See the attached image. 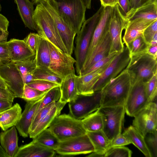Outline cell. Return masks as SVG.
<instances>
[{
	"mask_svg": "<svg viewBox=\"0 0 157 157\" xmlns=\"http://www.w3.org/2000/svg\"><path fill=\"white\" fill-rule=\"evenodd\" d=\"M131 86L130 78L125 69L101 90V106H124Z\"/></svg>",
	"mask_w": 157,
	"mask_h": 157,
	"instance_id": "6da1fadb",
	"label": "cell"
},
{
	"mask_svg": "<svg viewBox=\"0 0 157 157\" xmlns=\"http://www.w3.org/2000/svg\"><path fill=\"white\" fill-rule=\"evenodd\" d=\"M33 19L36 31L39 35L62 51L68 53L53 18L41 4L37 5Z\"/></svg>",
	"mask_w": 157,
	"mask_h": 157,
	"instance_id": "7a4b0ae2",
	"label": "cell"
},
{
	"mask_svg": "<svg viewBox=\"0 0 157 157\" xmlns=\"http://www.w3.org/2000/svg\"><path fill=\"white\" fill-rule=\"evenodd\" d=\"M104 7L102 6L92 17L83 22L75 39V55L76 71L80 75L81 71L94 29L98 23Z\"/></svg>",
	"mask_w": 157,
	"mask_h": 157,
	"instance_id": "3957f363",
	"label": "cell"
},
{
	"mask_svg": "<svg viewBox=\"0 0 157 157\" xmlns=\"http://www.w3.org/2000/svg\"><path fill=\"white\" fill-rule=\"evenodd\" d=\"M126 69L132 85L139 82L145 83L157 73V59L147 53L130 56Z\"/></svg>",
	"mask_w": 157,
	"mask_h": 157,
	"instance_id": "277c9868",
	"label": "cell"
},
{
	"mask_svg": "<svg viewBox=\"0 0 157 157\" xmlns=\"http://www.w3.org/2000/svg\"><path fill=\"white\" fill-rule=\"evenodd\" d=\"M48 128L60 141L87 133L81 120L75 119L69 114L57 116Z\"/></svg>",
	"mask_w": 157,
	"mask_h": 157,
	"instance_id": "5b68a950",
	"label": "cell"
},
{
	"mask_svg": "<svg viewBox=\"0 0 157 157\" xmlns=\"http://www.w3.org/2000/svg\"><path fill=\"white\" fill-rule=\"evenodd\" d=\"M59 13L71 28L78 34L85 21L86 7L83 0H56Z\"/></svg>",
	"mask_w": 157,
	"mask_h": 157,
	"instance_id": "8992f818",
	"label": "cell"
},
{
	"mask_svg": "<svg viewBox=\"0 0 157 157\" xmlns=\"http://www.w3.org/2000/svg\"><path fill=\"white\" fill-rule=\"evenodd\" d=\"M53 18L68 53L71 55L74 49L76 33L67 25L61 15L56 0H43L40 3Z\"/></svg>",
	"mask_w": 157,
	"mask_h": 157,
	"instance_id": "52a82bcc",
	"label": "cell"
},
{
	"mask_svg": "<svg viewBox=\"0 0 157 157\" xmlns=\"http://www.w3.org/2000/svg\"><path fill=\"white\" fill-rule=\"evenodd\" d=\"M98 109L103 119L102 131L111 140L121 132L125 113L124 106H100Z\"/></svg>",
	"mask_w": 157,
	"mask_h": 157,
	"instance_id": "ba28073f",
	"label": "cell"
},
{
	"mask_svg": "<svg viewBox=\"0 0 157 157\" xmlns=\"http://www.w3.org/2000/svg\"><path fill=\"white\" fill-rule=\"evenodd\" d=\"M101 91L89 95H78L69 102V113L75 119L81 120L101 106Z\"/></svg>",
	"mask_w": 157,
	"mask_h": 157,
	"instance_id": "9c48e42d",
	"label": "cell"
},
{
	"mask_svg": "<svg viewBox=\"0 0 157 157\" xmlns=\"http://www.w3.org/2000/svg\"><path fill=\"white\" fill-rule=\"evenodd\" d=\"M130 59L128 49L127 46H124L123 51L114 57L100 77L94 87V92L101 91L111 79L125 70Z\"/></svg>",
	"mask_w": 157,
	"mask_h": 157,
	"instance_id": "30bf717a",
	"label": "cell"
},
{
	"mask_svg": "<svg viewBox=\"0 0 157 157\" xmlns=\"http://www.w3.org/2000/svg\"><path fill=\"white\" fill-rule=\"evenodd\" d=\"M47 41L50 53L49 69L63 79L69 75L75 74V59L71 55L62 51Z\"/></svg>",
	"mask_w": 157,
	"mask_h": 157,
	"instance_id": "8fae6325",
	"label": "cell"
},
{
	"mask_svg": "<svg viewBox=\"0 0 157 157\" xmlns=\"http://www.w3.org/2000/svg\"><path fill=\"white\" fill-rule=\"evenodd\" d=\"M55 151L62 156L90 153L94 147L86 134L60 141Z\"/></svg>",
	"mask_w": 157,
	"mask_h": 157,
	"instance_id": "7c38bea8",
	"label": "cell"
},
{
	"mask_svg": "<svg viewBox=\"0 0 157 157\" xmlns=\"http://www.w3.org/2000/svg\"><path fill=\"white\" fill-rule=\"evenodd\" d=\"M134 117L132 126L144 137L147 133L157 131L156 102H150Z\"/></svg>",
	"mask_w": 157,
	"mask_h": 157,
	"instance_id": "4fadbf2b",
	"label": "cell"
},
{
	"mask_svg": "<svg viewBox=\"0 0 157 157\" xmlns=\"http://www.w3.org/2000/svg\"><path fill=\"white\" fill-rule=\"evenodd\" d=\"M126 19L122 14L118 4L113 7L109 26V33L111 40L109 54L121 52L124 47L122 39V33L124 29Z\"/></svg>",
	"mask_w": 157,
	"mask_h": 157,
	"instance_id": "5bb4252c",
	"label": "cell"
},
{
	"mask_svg": "<svg viewBox=\"0 0 157 157\" xmlns=\"http://www.w3.org/2000/svg\"><path fill=\"white\" fill-rule=\"evenodd\" d=\"M0 76L15 98H22L25 84L15 63L10 62L0 65Z\"/></svg>",
	"mask_w": 157,
	"mask_h": 157,
	"instance_id": "9a60e30c",
	"label": "cell"
},
{
	"mask_svg": "<svg viewBox=\"0 0 157 157\" xmlns=\"http://www.w3.org/2000/svg\"><path fill=\"white\" fill-rule=\"evenodd\" d=\"M150 102L145 93L144 83L136 82L132 85L124 105L125 113L134 117Z\"/></svg>",
	"mask_w": 157,
	"mask_h": 157,
	"instance_id": "2e32d148",
	"label": "cell"
},
{
	"mask_svg": "<svg viewBox=\"0 0 157 157\" xmlns=\"http://www.w3.org/2000/svg\"><path fill=\"white\" fill-rule=\"evenodd\" d=\"M44 96L35 100L26 101L25 109L15 126L20 135L23 137L26 138L29 136V129L34 117Z\"/></svg>",
	"mask_w": 157,
	"mask_h": 157,
	"instance_id": "e0dca14e",
	"label": "cell"
},
{
	"mask_svg": "<svg viewBox=\"0 0 157 157\" xmlns=\"http://www.w3.org/2000/svg\"><path fill=\"white\" fill-rule=\"evenodd\" d=\"M112 10V7H104L99 20L94 31L85 59L89 56L103 36L109 31Z\"/></svg>",
	"mask_w": 157,
	"mask_h": 157,
	"instance_id": "ac0fdd59",
	"label": "cell"
},
{
	"mask_svg": "<svg viewBox=\"0 0 157 157\" xmlns=\"http://www.w3.org/2000/svg\"><path fill=\"white\" fill-rule=\"evenodd\" d=\"M11 62L14 63L33 59L36 53L26 44L23 40L12 39L7 42Z\"/></svg>",
	"mask_w": 157,
	"mask_h": 157,
	"instance_id": "d6986e66",
	"label": "cell"
},
{
	"mask_svg": "<svg viewBox=\"0 0 157 157\" xmlns=\"http://www.w3.org/2000/svg\"><path fill=\"white\" fill-rule=\"evenodd\" d=\"M110 62L89 73L77 76L76 84L78 95H89L94 93V88L95 84Z\"/></svg>",
	"mask_w": 157,
	"mask_h": 157,
	"instance_id": "ffe728a7",
	"label": "cell"
},
{
	"mask_svg": "<svg viewBox=\"0 0 157 157\" xmlns=\"http://www.w3.org/2000/svg\"><path fill=\"white\" fill-rule=\"evenodd\" d=\"M110 44V37L109 31L97 44L89 56L85 59L81 70L80 75L96 62L109 55Z\"/></svg>",
	"mask_w": 157,
	"mask_h": 157,
	"instance_id": "44dd1931",
	"label": "cell"
},
{
	"mask_svg": "<svg viewBox=\"0 0 157 157\" xmlns=\"http://www.w3.org/2000/svg\"><path fill=\"white\" fill-rule=\"evenodd\" d=\"M56 153L55 150L41 145L33 139L19 147L15 157H52Z\"/></svg>",
	"mask_w": 157,
	"mask_h": 157,
	"instance_id": "7402d4cb",
	"label": "cell"
},
{
	"mask_svg": "<svg viewBox=\"0 0 157 157\" xmlns=\"http://www.w3.org/2000/svg\"><path fill=\"white\" fill-rule=\"evenodd\" d=\"M156 20L136 19L127 22L123 38L126 46L136 38L142 34L144 30Z\"/></svg>",
	"mask_w": 157,
	"mask_h": 157,
	"instance_id": "603a6c76",
	"label": "cell"
},
{
	"mask_svg": "<svg viewBox=\"0 0 157 157\" xmlns=\"http://www.w3.org/2000/svg\"><path fill=\"white\" fill-rule=\"evenodd\" d=\"M18 137L15 126L0 133V144L10 157H15L19 147Z\"/></svg>",
	"mask_w": 157,
	"mask_h": 157,
	"instance_id": "cb8c5ba5",
	"label": "cell"
},
{
	"mask_svg": "<svg viewBox=\"0 0 157 157\" xmlns=\"http://www.w3.org/2000/svg\"><path fill=\"white\" fill-rule=\"evenodd\" d=\"M77 76L75 74H70L63 79L59 86L60 101L67 103L77 98L78 95L76 84Z\"/></svg>",
	"mask_w": 157,
	"mask_h": 157,
	"instance_id": "d4e9b609",
	"label": "cell"
},
{
	"mask_svg": "<svg viewBox=\"0 0 157 157\" xmlns=\"http://www.w3.org/2000/svg\"><path fill=\"white\" fill-rule=\"evenodd\" d=\"M21 113V107L17 103L0 112V128L5 131L15 126L20 118Z\"/></svg>",
	"mask_w": 157,
	"mask_h": 157,
	"instance_id": "484cf974",
	"label": "cell"
},
{
	"mask_svg": "<svg viewBox=\"0 0 157 157\" xmlns=\"http://www.w3.org/2000/svg\"><path fill=\"white\" fill-rule=\"evenodd\" d=\"M17 4V9L25 27L36 30L33 19L34 13L33 4L29 0H13Z\"/></svg>",
	"mask_w": 157,
	"mask_h": 157,
	"instance_id": "4316f807",
	"label": "cell"
},
{
	"mask_svg": "<svg viewBox=\"0 0 157 157\" xmlns=\"http://www.w3.org/2000/svg\"><path fill=\"white\" fill-rule=\"evenodd\" d=\"M66 104L59 100L56 102L50 111L40 122L34 129L29 134V137L33 139L42 131L48 128L54 119L60 114Z\"/></svg>",
	"mask_w": 157,
	"mask_h": 157,
	"instance_id": "83f0119b",
	"label": "cell"
},
{
	"mask_svg": "<svg viewBox=\"0 0 157 157\" xmlns=\"http://www.w3.org/2000/svg\"><path fill=\"white\" fill-rule=\"evenodd\" d=\"M94 149V152L98 154L100 157L105 154L110 148L111 140L102 130L94 132H87Z\"/></svg>",
	"mask_w": 157,
	"mask_h": 157,
	"instance_id": "f1b7e54d",
	"label": "cell"
},
{
	"mask_svg": "<svg viewBox=\"0 0 157 157\" xmlns=\"http://www.w3.org/2000/svg\"><path fill=\"white\" fill-rule=\"evenodd\" d=\"M146 157H152L150 151L146 143L144 137L132 125L126 128L123 133Z\"/></svg>",
	"mask_w": 157,
	"mask_h": 157,
	"instance_id": "f546056e",
	"label": "cell"
},
{
	"mask_svg": "<svg viewBox=\"0 0 157 157\" xmlns=\"http://www.w3.org/2000/svg\"><path fill=\"white\" fill-rule=\"evenodd\" d=\"M125 18L126 23L136 19L157 20V2L151 3L138 9Z\"/></svg>",
	"mask_w": 157,
	"mask_h": 157,
	"instance_id": "4dcf8cb0",
	"label": "cell"
},
{
	"mask_svg": "<svg viewBox=\"0 0 157 157\" xmlns=\"http://www.w3.org/2000/svg\"><path fill=\"white\" fill-rule=\"evenodd\" d=\"M36 67L49 68L50 53L47 40L41 36L36 52Z\"/></svg>",
	"mask_w": 157,
	"mask_h": 157,
	"instance_id": "1f68e13d",
	"label": "cell"
},
{
	"mask_svg": "<svg viewBox=\"0 0 157 157\" xmlns=\"http://www.w3.org/2000/svg\"><path fill=\"white\" fill-rule=\"evenodd\" d=\"M98 109L81 120L83 126L87 132L102 130L103 119Z\"/></svg>",
	"mask_w": 157,
	"mask_h": 157,
	"instance_id": "d6a6232c",
	"label": "cell"
},
{
	"mask_svg": "<svg viewBox=\"0 0 157 157\" xmlns=\"http://www.w3.org/2000/svg\"><path fill=\"white\" fill-rule=\"evenodd\" d=\"M33 139L41 145L55 151L60 142L48 128L42 131Z\"/></svg>",
	"mask_w": 157,
	"mask_h": 157,
	"instance_id": "836d02e7",
	"label": "cell"
},
{
	"mask_svg": "<svg viewBox=\"0 0 157 157\" xmlns=\"http://www.w3.org/2000/svg\"><path fill=\"white\" fill-rule=\"evenodd\" d=\"M32 73L36 79L51 82L58 84L59 86L63 79L48 68L36 67L32 71Z\"/></svg>",
	"mask_w": 157,
	"mask_h": 157,
	"instance_id": "e575fe53",
	"label": "cell"
},
{
	"mask_svg": "<svg viewBox=\"0 0 157 157\" xmlns=\"http://www.w3.org/2000/svg\"><path fill=\"white\" fill-rule=\"evenodd\" d=\"M149 44L145 40L143 34L139 36L126 46L130 56L147 53Z\"/></svg>",
	"mask_w": 157,
	"mask_h": 157,
	"instance_id": "d590c367",
	"label": "cell"
},
{
	"mask_svg": "<svg viewBox=\"0 0 157 157\" xmlns=\"http://www.w3.org/2000/svg\"><path fill=\"white\" fill-rule=\"evenodd\" d=\"M60 96V92L59 86L55 87L51 89L45 94L41 101L36 113L51 103L58 101Z\"/></svg>",
	"mask_w": 157,
	"mask_h": 157,
	"instance_id": "8d00e7d4",
	"label": "cell"
},
{
	"mask_svg": "<svg viewBox=\"0 0 157 157\" xmlns=\"http://www.w3.org/2000/svg\"><path fill=\"white\" fill-rule=\"evenodd\" d=\"M145 91L149 102L156 99L157 94V73L144 83Z\"/></svg>",
	"mask_w": 157,
	"mask_h": 157,
	"instance_id": "74e56055",
	"label": "cell"
},
{
	"mask_svg": "<svg viewBox=\"0 0 157 157\" xmlns=\"http://www.w3.org/2000/svg\"><path fill=\"white\" fill-rule=\"evenodd\" d=\"M14 63L21 74L23 80L28 73L33 71L36 67L35 58L30 60Z\"/></svg>",
	"mask_w": 157,
	"mask_h": 157,
	"instance_id": "f35d334b",
	"label": "cell"
},
{
	"mask_svg": "<svg viewBox=\"0 0 157 157\" xmlns=\"http://www.w3.org/2000/svg\"><path fill=\"white\" fill-rule=\"evenodd\" d=\"M132 154V151L124 146L113 147L108 149L104 157H130Z\"/></svg>",
	"mask_w": 157,
	"mask_h": 157,
	"instance_id": "ab89813d",
	"label": "cell"
},
{
	"mask_svg": "<svg viewBox=\"0 0 157 157\" xmlns=\"http://www.w3.org/2000/svg\"><path fill=\"white\" fill-rule=\"evenodd\" d=\"M46 93L38 90L25 84L22 98L26 101H34L44 96Z\"/></svg>",
	"mask_w": 157,
	"mask_h": 157,
	"instance_id": "60d3db41",
	"label": "cell"
},
{
	"mask_svg": "<svg viewBox=\"0 0 157 157\" xmlns=\"http://www.w3.org/2000/svg\"><path fill=\"white\" fill-rule=\"evenodd\" d=\"M56 102L54 101L51 103L35 113L29 129V134L34 129L40 122L48 113Z\"/></svg>",
	"mask_w": 157,
	"mask_h": 157,
	"instance_id": "b9f144b4",
	"label": "cell"
},
{
	"mask_svg": "<svg viewBox=\"0 0 157 157\" xmlns=\"http://www.w3.org/2000/svg\"><path fill=\"white\" fill-rule=\"evenodd\" d=\"M27 85L32 88L45 92H48L54 87L59 86L55 83L40 79L35 80Z\"/></svg>",
	"mask_w": 157,
	"mask_h": 157,
	"instance_id": "7bdbcfd3",
	"label": "cell"
},
{
	"mask_svg": "<svg viewBox=\"0 0 157 157\" xmlns=\"http://www.w3.org/2000/svg\"><path fill=\"white\" fill-rule=\"evenodd\" d=\"M146 144L152 157H157V131L147 134L144 136Z\"/></svg>",
	"mask_w": 157,
	"mask_h": 157,
	"instance_id": "ee69618b",
	"label": "cell"
},
{
	"mask_svg": "<svg viewBox=\"0 0 157 157\" xmlns=\"http://www.w3.org/2000/svg\"><path fill=\"white\" fill-rule=\"evenodd\" d=\"M119 52H113L110 53L106 57L96 62L89 68L81 74L80 75L89 73L104 66L110 62L116 55Z\"/></svg>",
	"mask_w": 157,
	"mask_h": 157,
	"instance_id": "f6af8a7d",
	"label": "cell"
},
{
	"mask_svg": "<svg viewBox=\"0 0 157 157\" xmlns=\"http://www.w3.org/2000/svg\"><path fill=\"white\" fill-rule=\"evenodd\" d=\"M40 37L38 33H30L23 40L29 48L36 53Z\"/></svg>",
	"mask_w": 157,
	"mask_h": 157,
	"instance_id": "bcb514c9",
	"label": "cell"
},
{
	"mask_svg": "<svg viewBox=\"0 0 157 157\" xmlns=\"http://www.w3.org/2000/svg\"><path fill=\"white\" fill-rule=\"evenodd\" d=\"M157 33V20L148 26L144 31L143 36L147 43L149 45L153 37Z\"/></svg>",
	"mask_w": 157,
	"mask_h": 157,
	"instance_id": "7dc6e473",
	"label": "cell"
},
{
	"mask_svg": "<svg viewBox=\"0 0 157 157\" xmlns=\"http://www.w3.org/2000/svg\"><path fill=\"white\" fill-rule=\"evenodd\" d=\"M130 144L131 142L128 137L121 133L116 136L111 140L110 147L125 146Z\"/></svg>",
	"mask_w": 157,
	"mask_h": 157,
	"instance_id": "c3c4849f",
	"label": "cell"
},
{
	"mask_svg": "<svg viewBox=\"0 0 157 157\" xmlns=\"http://www.w3.org/2000/svg\"><path fill=\"white\" fill-rule=\"evenodd\" d=\"M130 10L127 17L138 9L148 4L157 2V0H129Z\"/></svg>",
	"mask_w": 157,
	"mask_h": 157,
	"instance_id": "681fc988",
	"label": "cell"
},
{
	"mask_svg": "<svg viewBox=\"0 0 157 157\" xmlns=\"http://www.w3.org/2000/svg\"><path fill=\"white\" fill-rule=\"evenodd\" d=\"M0 59L4 63L10 62L6 41H0Z\"/></svg>",
	"mask_w": 157,
	"mask_h": 157,
	"instance_id": "f907efd6",
	"label": "cell"
},
{
	"mask_svg": "<svg viewBox=\"0 0 157 157\" xmlns=\"http://www.w3.org/2000/svg\"><path fill=\"white\" fill-rule=\"evenodd\" d=\"M117 4L120 7L122 14L125 18L130 10V5L129 0H118Z\"/></svg>",
	"mask_w": 157,
	"mask_h": 157,
	"instance_id": "816d5d0a",
	"label": "cell"
},
{
	"mask_svg": "<svg viewBox=\"0 0 157 157\" xmlns=\"http://www.w3.org/2000/svg\"><path fill=\"white\" fill-rule=\"evenodd\" d=\"M15 97L8 88L0 87V99L13 102Z\"/></svg>",
	"mask_w": 157,
	"mask_h": 157,
	"instance_id": "f5cc1de1",
	"label": "cell"
},
{
	"mask_svg": "<svg viewBox=\"0 0 157 157\" xmlns=\"http://www.w3.org/2000/svg\"><path fill=\"white\" fill-rule=\"evenodd\" d=\"M9 25V22L7 19L0 13V29L4 32L9 33L8 29Z\"/></svg>",
	"mask_w": 157,
	"mask_h": 157,
	"instance_id": "db71d44e",
	"label": "cell"
},
{
	"mask_svg": "<svg viewBox=\"0 0 157 157\" xmlns=\"http://www.w3.org/2000/svg\"><path fill=\"white\" fill-rule=\"evenodd\" d=\"M12 104L13 102L10 101L0 99V112L11 107Z\"/></svg>",
	"mask_w": 157,
	"mask_h": 157,
	"instance_id": "11a10c76",
	"label": "cell"
},
{
	"mask_svg": "<svg viewBox=\"0 0 157 157\" xmlns=\"http://www.w3.org/2000/svg\"><path fill=\"white\" fill-rule=\"evenodd\" d=\"M118 0H100L101 5L104 7L109 6L113 7L117 4Z\"/></svg>",
	"mask_w": 157,
	"mask_h": 157,
	"instance_id": "9f6ffc18",
	"label": "cell"
},
{
	"mask_svg": "<svg viewBox=\"0 0 157 157\" xmlns=\"http://www.w3.org/2000/svg\"><path fill=\"white\" fill-rule=\"evenodd\" d=\"M147 53L157 59V45L152 46L149 45L147 50Z\"/></svg>",
	"mask_w": 157,
	"mask_h": 157,
	"instance_id": "6f0895ef",
	"label": "cell"
},
{
	"mask_svg": "<svg viewBox=\"0 0 157 157\" xmlns=\"http://www.w3.org/2000/svg\"><path fill=\"white\" fill-rule=\"evenodd\" d=\"M36 79L32 73V71L28 73L25 77L23 81L24 84H28Z\"/></svg>",
	"mask_w": 157,
	"mask_h": 157,
	"instance_id": "680465c9",
	"label": "cell"
},
{
	"mask_svg": "<svg viewBox=\"0 0 157 157\" xmlns=\"http://www.w3.org/2000/svg\"><path fill=\"white\" fill-rule=\"evenodd\" d=\"M8 34L0 29V41H6Z\"/></svg>",
	"mask_w": 157,
	"mask_h": 157,
	"instance_id": "91938a15",
	"label": "cell"
},
{
	"mask_svg": "<svg viewBox=\"0 0 157 157\" xmlns=\"http://www.w3.org/2000/svg\"><path fill=\"white\" fill-rule=\"evenodd\" d=\"M149 45L152 46L157 45V33H156L153 37Z\"/></svg>",
	"mask_w": 157,
	"mask_h": 157,
	"instance_id": "94428289",
	"label": "cell"
},
{
	"mask_svg": "<svg viewBox=\"0 0 157 157\" xmlns=\"http://www.w3.org/2000/svg\"><path fill=\"white\" fill-rule=\"evenodd\" d=\"M0 157H10L0 144Z\"/></svg>",
	"mask_w": 157,
	"mask_h": 157,
	"instance_id": "6125c7cd",
	"label": "cell"
},
{
	"mask_svg": "<svg viewBox=\"0 0 157 157\" xmlns=\"http://www.w3.org/2000/svg\"><path fill=\"white\" fill-rule=\"evenodd\" d=\"M0 87L6 89L7 88L6 85L3 79L0 76Z\"/></svg>",
	"mask_w": 157,
	"mask_h": 157,
	"instance_id": "be15d7a7",
	"label": "cell"
},
{
	"mask_svg": "<svg viewBox=\"0 0 157 157\" xmlns=\"http://www.w3.org/2000/svg\"><path fill=\"white\" fill-rule=\"evenodd\" d=\"M33 4L37 5L40 4L43 0H31Z\"/></svg>",
	"mask_w": 157,
	"mask_h": 157,
	"instance_id": "e7e4bbea",
	"label": "cell"
},
{
	"mask_svg": "<svg viewBox=\"0 0 157 157\" xmlns=\"http://www.w3.org/2000/svg\"><path fill=\"white\" fill-rule=\"evenodd\" d=\"M4 63L0 59V65Z\"/></svg>",
	"mask_w": 157,
	"mask_h": 157,
	"instance_id": "03108f58",
	"label": "cell"
},
{
	"mask_svg": "<svg viewBox=\"0 0 157 157\" xmlns=\"http://www.w3.org/2000/svg\"><path fill=\"white\" fill-rule=\"evenodd\" d=\"M1 10H2V6L0 4V12L1 11Z\"/></svg>",
	"mask_w": 157,
	"mask_h": 157,
	"instance_id": "003e7915",
	"label": "cell"
}]
</instances>
